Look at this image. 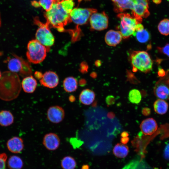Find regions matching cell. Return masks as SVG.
<instances>
[{
	"label": "cell",
	"instance_id": "1",
	"mask_svg": "<svg viewBox=\"0 0 169 169\" xmlns=\"http://www.w3.org/2000/svg\"><path fill=\"white\" fill-rule=\"evenodd\" d=\"M21 84L18 74L9 71L2 74L0 79V99L10 101L16 99L21 90Z\"/></svg>",
	"mask_w": 169,
	"mask_h": 169
},
{
	"label": "cell",
	"instance_id": "2",
	"mask_svg": "<svg viewBox=\"0 0 169 169\" xmlns=\"http://www.w3.org/2000/svg\"><path fill=\"white\" fill-rule=\"evenodd\" d=\"M61 0H55L50 9L45 13L47 22L60 32L64 30V26L71 21L70 11L62 4Z\"/></svg>",
	"mask_w": 169,
	"mask_h": 169
},
{
	"label": "cell",
	"instance_id": "3",
	"mask_svg": "<svg viewBox=\"0 0 169 169\" xmlns=\"http://www.w3.org/2000/svg\"><path fill=\"white\" fill-rule=\"evenodd\" d=\"M130 61L134 72L139 71L146 73L152 69V60L145 51H133L130 55Z\"/></svg>",
	"mask_w": 169,
	"mask_h": 169
},
{
	"label": "cell",
	"instance_id": "4",
	"mask_svg": "<svg viewBox=\"0 0 169 169\" xmlns=\"http://www.w3.org/2000/svg\"><path fill=\"white\" fill-rule=\"evenodd\" d=\"M117 17L120 20L118 29L125 39L128 38L133 35L137 24L142 22V18H136L129 13H120L118 14Z\"/></svg>",
	"mask_w": 169,
	"mask_h": 169
},
{
	"label": "cell",
	"instance_id": "5",
	"mask_svg": "<svg viewBox=\"0 0 169 169\" xmlns=\"http://www.w3.org/2000/svg\"><path fill=\"white\" fill-rule=\"evenodd\" d=\"M26 56L30 63L37 64L42 62L46 56L48 49L37 40L30 41L27 45Z\"/></svg>",
	"mask_w": 169,
	"mask_h": 169
},
{
	"label": "cell",
	"instance_id": "6",
	"mask_svg": "<svg viewBox=\"0 0 169 169\" xmlns=\"http://www.w3.org/2000/svg\"><path fill=\"white\" fill-rule=\"evenodd\" d=\"M13 58L7 59L8 67L9 71L18 74L21 76L25 77L30 75L32 71L29 64L23 58L13 54Z\"/></svg>",
	"mask_w": 169,
	"mask_h": 169
},
{
	"label": "cell",
	"instance_id": "7",
	"mask_svg": "<svg viewBox=\"0 0 169 169\" xmlns=\"http://www.w3.org/2000/svg\"><path fill=\"white\" fill-rule=\"evenodd\" d=\"M34 21L39 27L35 34L36 39L48 49L54 44L55 40L49 29V24L47 23H42L37 18Z\"/></svg>",
	"mask_w": 169,
	"mask_h": 169
},
{
	"label": "cell",
	"instance_id": "8",
	"mask_svg": "<svg viewBox=\"0 0 169 169\" xmlns=\"http://www.w3.org/2000/svg\"><path fill=\"white\" fill-rule=\"evenodd\" d=\"M97 11L93 8H74L70 13V19L77 25H82L87 23L91 15Z\"/></svg>",
	"mask_w": 169,
	"mask_h": 169
},
{
	"label": "cell",
	"instance_id": "9",
	"mask_svg": "<svg viewBox=\"0 0 169 169\" xmlns=\"http://www.w3.org/2000/svg\"><path fill=\"white\" fill-rule=\"evenodd\" d=\"M161 78L155 85L154 94L159 99L169 100V70Z\"/></svg>",
	"mask_w": 169,
	"mask_h": 169
},
{
	"label": "cell",
	"instance_id": "10",
	"mask_svg": "<svg viewBox=\"0 0 169 169\" xmlns=\"http://www.w3.org/2000/svg\"><path fill=\"white\" fill-rule=\"evenodd\" d=\"M89 20L91 28L93 30L101 31L107 28L108 27V17L104 12L93 13Z\"/></svg>",
	"mask_w": 169,
	"mask_h": 169
},
{
	"label": "cell",
	"instance_id": "11",
	"mask_svg": "<svg viewBox=\"0 0 169 169\" xmlns=\"http://www.w3.org/2000/svg\"><path fill=\"white\" fill-rule=\"evenodd\" d=\"M149 0H133L131 14L136 17L147 18L150 15Z\"/></svg>",
	"mask_w": 169,
	"mask_h": 169
},
{
	"label": "cell",
	"instance_id": "12",
	"mask_svg": "<svg viewBox=\"0 0 169 169\" xmlns=\"http://www.w3.org/2000/svg\"><path fill=\"white\" fill-rule=\"evenodd\" d=\"M65 112L61 107L55 105L50 107L47 111V117L48 120L54 123H59L64 119Z\"/></svg>",
	"mask_w": 169,
	"mask_h": 169
},
{
	"label": "cell",
	"instance_id": "13",
	"mask_svg": "<svg viewBox=\"0 0 169 169\" xmlns=\"http://www.w3.org/2000/svg\"><path fill=\"white\" fill-rule=\"evenodd\" d=\"M40 82L42 85L45 87L53 88L58 85L59 79L55 73L48 71L43 74L42 78L40 79Z\"/></svg>",
	"mask_w": 169,
	"mask_h": 169
},
{
	"label": "cell",
	"instance_id": "14",
	"mask_svg": "<svg viewBox=\"0 0 169 169\" xmlns=\"http://www.w3.org/2000/svg\"><path fill=\"white\" fill-rule=\"evenodd\" d=\"M43 143L47 150L54 151L59 147L60 144V140L56 134L49 133L47 134L44 136Z\"/></svg>",
	"mask_w": 169,
	"mask_h": 169
},
{
	"label": "cell",
	"instance_id": "15",
	"mask_svg": "<svg viewBox=\"0 0 169 169\" xmlns=\"http://www.w3.org/2000/svg\"><path fill=\"white\" fill-rule=\"evenodd\" d=\"M158 128L156 121L152 118H149L143 120L140 125L142 132L146 135H151L156 131Z\"/></svg>",
	"mask_w": 169,
	"mask_h": 169
},
{
	"label": "cell",
	"instance_id": "16",
	"mask_svg": "<svg viewBox=\"0 0 169 169\" xmlns=\"http://www.w3.org/2000/svg\"><path fill=\"white\" fill-rule=\"evenodd\" d=\"M6 144L8 150L14 153H20L24 148L23 140L18 136H14L10 138L7 141Z\"/></svg>",
	"mask_w": 169,
	"mask_h": 169
},
{
	"label": "cell",
	"instance_id": "17",
	"mask_svg": "<svg viewBox=\"0 0 169 169\" xmlns=\"http://www.w3.org/2000/svg\"><path fill=\"white\" fill-rule=\"evenodd\" d=\"M123 38L119 31L110 30L106 33L105 36L106 43L111 46H115L119 44Z\"/></svg>",
	"mask_w": 169,
	"mask_h": 169
},
{
	"label": "cell",
	"instance_id": "18",
	"mask_svg": "<svg viewBox=\"0 0 169 169\" xmlns=\"http://www.w3.org/2000/svg\"><path fill=\"white\" fill-rule=\"evenodd\" d=\"M21 87L24 92L31 93L35 90L37 86V82L32 75L25 77L21 83Z\"/></svg>",
	"mask_w": 169,
	"mask_h": 169
},
{
	"label": "cell",
	"instance_id": "19",
	"mask_svg": "<svg viewBox=\"0 0 169 169\" xmlns=\"http://www.w3.org/2000/svg\"><path fill=\"white\" fill-rule=\"evenodd\" d=\"M95 94L94 92L89 89L83 90L80 93L79 100L82 104L85 105L91 104L95 99Z\"/></svg>",
	"mask_w": 169,
	"mask_h": 169
},
{
	"label": "cell",
	"instance_id": "20",
	"mask_svg": "<svg viewBox=\"0 0 169 169\" xmlns=\"http://www.w3.org/2000/svg\"><path fill=\"white\" fill-rule=\"evenodd\" d=\"M114 7V10L118 13H122L125 10L131 9L133 0H111Z\"/></svg>",
	"mask_w": 169,
	"mask_h": 169
},
{
	"label": "cell",
	"instance_id": "21",
	"mask_svg": "<svg viewBox=\"0 0 169 169\" xmlns=\"http://www.w3.org/2000/svg\"><path fill=\"white\" fill-rule=\"evenodd\" d=\"M14 116L9 110H2L0 111V125L2 126H8L11 125L14 122Z\"/></svg>",
	"mask_w": 169,
	"mask_h": 169
},
{
	"label": "cell",
	"instance_id": "22",
	"mask_svg": "<svg viewBox=\"0 0 169 169\" xmlns=\"http://www.w3.org/2000/svg\"><path fill=\"white\" fill-rule=\"evenodd\" d=\"M63 88L65 91L71 93L75 91L78 87L76 79L73 77L66 78L63 81Z\"/></svg>",
	"mask_w": 169,
	"mask_h": 169
},
{
	"label": "cell",
	"instance_id": "23",
	"mask_svg": "<svg viewBox=\"0 0 169 169\" xmlns=\"http://www.w3.org/2000/svg\"><path fill=\"white\" fill-rule=\"evenodd\" d=\"M153 107L156 113L162 115L165 114L167 112L168 105L165 100L159 99L154 102Z\"/></svg>",
	"mask_w": 169,
	"mask_h": 169
},
{
	"label": "cell",
	"instance_id": "24",
	"mask_svg": "<svg viewBox=\"0 0 169 169\" xmlns=\"http://www.w3.org/2000/svg\"><path fill=\"white\" fill-rule=\"evenodd\" d=\"M129 150L128 147L125 144L117 143L114 147L113 153L117 157L123 158L127 155Z\"/></svg>",
	"mask_w": 169,
	"mask_h": 169
},
{
	"label": "cell",
	"instance_id": "25",
	"mask_svg": "<svg viewBox=\"0 0 169 169\" xmlns=\"http://www.w3.org/2000/svg\"><path fill=\"white\" fill-rule=\"evenodd\" d=\"M133 35L139 42L142 43L147 42L151 38L150 33L144 28L135 31Z\"/></svg>",
	"mask_w": 169,
	"mask_h": 169
},
{
	"label": "cell",
	"instance_id": "26",
	"mask_svg": "<svg viewBox=\"0 0 169 169\" xmlns=\"http://www.w3.org/2000/svg\"><path fill=\"white\" fill-rule=\"evenodd\" d=\"M8 165L10 169H21L23 166V162L19 157L13 155L9 158Z\"/></svg>",
	"mask_w": 169,
	"mask_h": 169
},
{
	"label": "cell",
	"instance_id": "27",
	"mask_svg": "<svg viewBox=\"0 0 169 169\" xmlns=\"http://www.w3.org/2000/svg\"><path fill=\"white\" fill-rule=\"evenodd\" d=\"M61 164L63 169H74L76 166L75 160L69 156L64 157L61 161Z\"/></svg>",
	"mask_w": 169,
	"mask_h": 169
},
{
	"label": "cell",
	"instance_id": "28",
	"mask_svg": "<svg viewBox=\"0 0 169 169\" xmlns=\"http://www.w3.org/2000/svg\"><path fill=\"white\" fill-rule=\"evenodd\" d=\"M128 98L131 103L138 104L141 100V95L139 90L136 89H133L130 91Z\"/></svg>",
	"mask_w": 169,
	"mask_h": 169
},
{
	"label": "cell",
	"instance_id": "29",
	"mask_svg": "<svg viewBox=\"0 0 169 169\" xmlns=\"http://www.w3.org/2000/svg\"><path fill=\"white\" fill-rule=\"evenodd\" d=\"M158 29L161 34L167 36L169 35V19H164L161 20L158 25Z\"/></svg>",
	"mask_w": 169,
	"mask_h": 169
},
{
	"label": "cell",
	"instance_id": "30",
	"mask_svg": "<svg viewBox=\"0 0 169 169\" xmlns=\"http://www.w3.org/2000/svg\"><path fill=\"white\" fill-rule=\"evenodd\" d=\"M55 0H40L38 3L46 11H49L51 8Z\"/></svg>",
	"mask_w": 169,
	"mask_h": 169
},
{
	"label": "cell",
	"instance_id": "31",
	"mask_svg": "<svg viewBox=\"0 0 169 169\" xmlns=\"http://www.w3.org/2000/svg\"><path fill=\"white\" fill-rule=\"evenodd\" d=\"M7 156L4 153H0V169H6V165Z\"/></svg>",
	"mask_w": 169,
	"mask_h": 169
},
{
	"label": "cell",
	"instance_id": "32",
	"mask_svg": "<svg viewBox=\"0 0 169 169\" xmlns=\"http://www.w3.org/2000/svg\"><path fill=\"white\" fill-rule=\"evenodd\" d=\"M158 51L169 57V44H166L163 47H158L157 48Z\"/></svg>",
	"mask_w": 169,
	"mask_h": 169
},
{
	"label": "cell",
	"instance_id": "33",
	"mask_svg": "<svg viewBox=\"0 0 169 169\" xmlns=\"http://www.w3.org/2000/svg\"><path fill=\"white\" fill-rule=\"evenodd\" d=\"M163 156L165 159L169 160V143L166 145L164 148Z\"/></svg>",
	"mask_w": 169,
	"mask_h": 169
},
{
	"label": "cell",
	"instance_id": "34",
	"mask_svg": "<svg viewBox=\"0 0 169 169\" xmlns=\"http://www.w3.org/2000/svg\"><path fill=\"white\" fill-rule=\"evenodd\" d=\"M106 100V102L108 105L113 104L115 101L114 97L112 95H109L107 96Z\"/></svg>",
	"mask_w": 169,
	"mask_h": 169
},
{
	"label": "cell",
	"instance_id": "35",
	"mask_svg": "<svg viewBox=\"0 0 169 169\" xmlns=\"http://www.w3.org/2000/svg\"><path fill=\"white\" fill-rule=\"evenodd\" d=\"M88 66L85 62H82L80 65V71L82 73H84L87 71Z\"/></svg>",
	"mask_w": 169,
	"mask_h": 169
},
{
	"label": "cell",
	"instance_id": "36",
	"mask_svg": "<svg viewBox=\"0 0 169 169\" xmlns=\"http://www.w3.org/2000/svg\"><path fill=\"white\" fill-rule=\"evenodd\" d=\"M142 114L146 116H147L150 114L151 110L150 108L147 107H144L142 110Z\"/></svg>",
	"mask_w": 169,
	"mask_h": 169
},
{
	"label": "cell",
	"instance_id": "37",
	"mask_svg": "<svg viewBox=\"0 0 169 169\" xmlns=\"http://www.w3.org/2000/svg\"><path fill=\"white\" fill-rule=\"evenodd\" d=\"M166 74V72L161 68H159L158 71V75L159 77H162L165 76Z\"/></svg>",
	"mask_w": 169,
	"mask_h": 169
},
{
	"label": "cell",
	"instance_id": "38",
	"mask_svg": "<svg viewBox=\"0 0 169 169\" xmlns=\"http://www.w3.org/2000/svg\"><path fill=\"white\" fill-rule=\"evenodd\" d=\"M43 74L40 72L36 71L34 73V76L35 78L38 79H40L42 77Z\"/></svg>",
	"mask_w": 169,
	"mask_h": 169
},
{
	"label": "cell",
	"instance_id": "39",
	"mask_svg": "<svg viewBox=\"0 0 169 169\" xmlns=\"http://www.w3.org/2000/svg\"><path fill=\"white\" fill-rule=\"evenodd\" d=\"M129 139L128 137H122L120 139V142L122 144H125L129 141Z\"/></svg>",
	"mask_w": 169,
	"mask_h": 169
},
{
	"label": "cell",
	"instance_id": "40",
	"mask_svg": "<svg viewBox=\"0 0 169 169\" xmlns=\"http://www.w3.org/2000/svg\"><path fill=\"white\" fill-rule=\"evenodd\" d=\"M129 134L128 132L126 131H123L121 134V136L122 137H128L129 136Z\"/></svg>",
	"mask_w": 169,
	"mask_h": 169
},
{
	"label": "cell",
	"instance_id": "41",
	"mask_svg": "<svg viewBox=\"0 0 169 169\" xmlns=\"http://www.w3.org/2000/svg\"><path fill=\"white\" fill-rule=\"evenodd\" d=\"M32 4L33 6L36 7H38L40 6L38 2L36 1H33L32 2Z\"/></svg>",
	"mask_w": 169,
	"mask_h": 169
},
{
	"label": "cell",
	"instance_id": "42",
	"mask_svg": "<svg viewBox=\"0 0 169 169\" xmlns=\"http://www.w3.org/2000/svg\"><path fill=\"white\" fill-rule=\"evenodd\" d=\"M153 3H155L158 4H160L161 2V0H152Z\"/></svg>",
	"mask_w": 169,
	"mask_h": 169
},
{
	"label": "cell",
	"instance_id": "43",
	"mask_svg": "<svg viewBox=\"0 0 169 169\" xmlns=\"http://www.w3.org/2000/svg\"><path fill=\"white\" fill-rule=\"evenodd\" d=\"M2 74V73H1V72L0 71V79L1 77Z\"/></svg>",
	"mask_w": 169,
	"mask_h": 169
},
{
	"label": "cell",
	"instance_id": "44",
	"mask_svg": "<svg viewBox=\"0 0 169 169\" xmlns=\"http://www.w3.org/2000/svg\"><path fill=\"white\" fill-rule=\"evenodd\" d=\"M1 25V21L0 17V27Z\"/></svg>",
	"mask_w": 169,
	"mask_h": 169
},
{
	"label": "cell",
	"instance_id": "45",
	"mask_svg": "<svg viewBox=\"0 0 169 169\" xmlns=\"http://www.w3.org/2000/svg\"></svg>",
	"mask_w": 169,
	"mask_h": 169
}]
</instances>
